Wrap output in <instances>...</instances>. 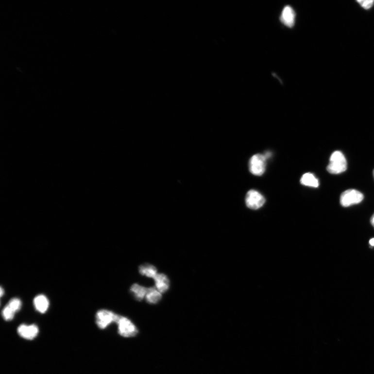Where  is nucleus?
Listing matches in <instances>:
<instances>
[{
    "label": "nucleus",
    "instance_id": "nucleus-1",
    "mask_svg": "<svg viewBox=\"0 0 374 374\" xmlns=\"http://www.w3.org/2000/svg\"><path fill=\"white\" fill-rule=\"evenodd\" d=\"M347 162L345 156L340 151L334 152L330 160V164L327 167V170L332 174H339L346 170Z\"/></svg>",
    "mask_w": 374,
    "mask_h": 374
},
{
    "label": "nucleus",
    "instance_id": "nucleus-2",
    "mask_svg": "<svg viewBox=\"0 0 374 374\" xmlns=\"http://www.w3.org/2000/svg\"><path fill=\"white\" fill-rule=\"evenodd\" d=\"M364 199L363 194L355 189L344 191L340 196V204L343 207H348L361 203Z\"/></svg>",
    "mask_w": 374,
    "mask_h": 374
},
{
    "label": "nucleus",
    "instance_id": "nucleus-3",
    "mask_svg": "<svg viewBox=\"0 0 374 374\" xmlns=\"http://www.w3.org/2000/svg\"><path fill=\"white\" fill-rule=\"evenodd\" d=\"M119 316L110 311L101 310L96 313V323L100 328L104 329L114 322L117 323Z\"/></svg>",
    "mask_w": 374,
    "mask_h": 374
},
{
    "label": "nucleus",
    "instance_id": "nucleus-4",
    "mask_svg": "<svg viewBox=\"0 0 374 374\" xmlns=\"http://www.w3.org/2000/svg\"><path fill=\"white\" fill-rule=\"evenodd\" d=\"M117 323L118 324L119 333L122 336L129 338L136 335L138 333L136 326L126 318L119 316Z\"/></svg>",
    "mask_w": 374,
    "mask_h": 374
},
{
    "label": "nucleus",
    "instance_id": "nucleus-5",
    "mask_svg": "<svg viewBox=\"0 0 374 374\" xmlns=\"http://www.w3.org/2000/svg\"><path fill=\"white\" fill-rule=\"evenodd\" d=\"M266 159L265 155L260 154L253 155L250 161L251 173L256 176L263 175L266 170Z\"/></svg>",
    "mask_w": 374,
    "mask_h": 374
},
{
    "label": "nucleus",
    "instance_id": "nucleus-6",
    "mask_svg": "<svg viewBox=\"0 0 374 374\" xmlns=\"http://www.w3.org/2000/svg\"><path fill=\"white\" fill-rule=\"evenodd\" d=\"M245 201L247 206L255 210L263 206L266 200L259 192L251 190L246 194Z\"/></svg>",
    "mask_w": 374,
    "mask_h": 374
},
{
    "label": "nucleus",
    "instance_id": "nucleus-7",
    "mask_svg": "<svg viewBox=\"0 0 374 374\" xmlns=\"http://www.w3.org/2000/svg\"><path fill=\"white\" fill-rule=\"evenodd\" d=\"M17 332L22 338L27 340H33L38 334L39 328L34 324L31 325L22 324L18 327Z\"/></svg>",
    "mask_w": 374,
    "mask_h": 374
},
{
    "label": "nucleus",
    "instance_id": "nucleus-8",
    "mask_svg": "<svg viewBox=\"0 0 374 374\" xmlns=\"http://www.w3.org/2000/svg\"><path fill=\"white\" fill-rule=\"evenodd\" d=\"M296 14L290 6H287L283 10L280 20L282 23L289 28H292L295 25Z\"/></svg>",
    "mask_w": 374,
    "mask_h": 374
},
{
    "label": "nucleus",
    "instance_id": "nucleus-9",
    "mask_svg": "<svg viewBox=\"0 0 374 374\" xmlns=\"http://www.w3.org/2000/svg\"><path fill=\"white\" fill-rule=\"evenodd\" d=\"M155 287L161 293H164L169 289L170 288V280L168 276L163 273H158L154 278Z\"/></svg>",
    "mask_w": 374,
    "mask_h": 374
},
{
    "label": "nucleus",
    "instance_id": "nucleus-10",
    "mask_svg": "<svg viewBox=\"0 0 374 374\" xmlns=\"http://www.w3.org/2000/svg\"><path fill=\"white\" fill-rule=\"evenodd\" d=\"M35 309L41 313L46 312L49 307V301L48 298L43 295L36 296L34 301Z\"/></svg>",
    "mask_w": 374,
    "mask_h": 374
},
{
    "label": "nucleus",
    "instance_id": "nucleus-11",
    "mask_svg": "<svg viewBox=\"0 0 374 374\" xmlns=\"http://www.w3.org/2000/svg\"><path fill=\"white\" fill-rule=\"evenodd\" d=\"M147 302L149 304L158 303L162 298V295L156 288H148L146 296Z\"/></svg>",
    "mask_w": 374,
    "mask_h": 374
},
{
    "label": "nucleus",
    "instance_id": "nucleus-12",
    "mask_svg": "<svg viewBox=\"0 0 374 374\" xmlns=\"http://www.w3.org/2000/svg\"><path fill=\"white\" fill-rule=\"evenodd\" d=\"M301 183L306 186L317 188L319 186L318 179L312 173L304 174L301 179Z\"/></svg>",
    "mask_w": 374,
    "mask_h": 374
},
{
    "label": "nucleus",
    "instance_id": "nucleus-13",
    "mask_svg": "<svg viewBox=\"0 0 374 374\" xmlns=\"http://www.w3.org/2000/svg\"><path fill=\"white\" fill-rule=\"evenodd\" d=\"M147 289L148 288L140 286L137 284H133L130 289L131 293H132L134 297L139 301L143 300L144 298L146 297Z\"/></svg>",
    "mask_w": 374,
    "mask_h": 374
},
{
    "label": "nucleus",
    "instance_id": "nucleus-14",
    "mask_svg": "<svg viewBox=\"0 0 374 374\" xmlns=\"http://www.w3.org/2000/svg\"><path fill=\"white\" fill-rule=\"evenodd\" d=\"M139 272L140 274L145 275L147 277L154 279L157 273V269L153 265L145 264L139 267Z\"/></svg>",
    "mask_w": 374,
    "mask_h": 374
},
{
    "label": "nucleus",
    "instance_id": "nucleus-15",
    "mask_svg": "<svg viewBox=\"0 0 374 374\" xmlns=\"http://www.w3.org/2000/svg\"><path fill=\"white\" fill-rule=\"evenodd\" d=\"M16 312H14L8 305L5 306L2 311V316L6 321H11L13 320L15 316Z\"/></svg>",
    "mask_w": 374,
    "mask_h": 374
},
{
    "label": "nucleus",
    "instance_id": "nucleus-16",
    "mask_svg": "<svg viewBox=\"0 0 374 374\" xmlns=\"http://www.w3.org/2000/svg\"><path fill=\"white\" fill-rule=\"evenodd\" d=\"M7 305H8L14 312H17L21 309V302L19 299L14 298L11 299Z\"/></svg>",
    "mask_w": 374,
    "mask_h": 374
},
{
    "label": "nucleus",
    "instance_id": "nucleus-17",
    "mask_svg": "<svg viewBox=\"0 0 374 374\" xmlns=\"http://www.w3.org/2000/svg\"><path fill=\"white\" fill-rule=\"evenodd\" d=\"M360 5L365 10H369L372 7L374 4V0H361L357 1Z\"/></svg>",
    "mask_w": 374,
    "mask_h": 374
},
{
    "label": "nucleus",
    "instance_id": "nucleus-18",
    "mask_svg": "<svg viewBox=\"0 0 374 374\" xmlns=\"http://www.w3.org/2000/svg\"><path fill=\"white\" fill-rule=\"evenodd\" d=\"M371 224H372V226H373V227L374 228V214L372 215V218H371Z\"/></svg>",
    "mask_w": 374,
    "mask_h": 374
},
{
    "label": "nucleus",
    "instance_id": "nucleus-19",
    "mask_svg": "<svg viewBox=\"0 0 374 374\" xmlns=\"http://www.w3.org/2000/svg\"><path fill=\"white\" fill-rule=\"evenodd\" d=\"M370 244L372 246H374V238H373L371 239V240H370Z\"/></svg>",
    "mask_w": 374,
    "mask_h": 374
},
{
    "label": "nucleus",
    "instance_id": "nucleus-20",
    "mask_svg": "<svg viewBox=\"0 0 374 374\" xmlns=\"http://www.w3.org/2000/svg\"><path fill=\"white\" fill-rule=\"evenodd\" d=\"M3 292H4V291H3V289H2V288H1V296H3Z\"/></svg>",
    "mask_w": 374,
    "mask_h": 374
},
{
    "label": "nucleus",
    "instance_id": "nucleus-21",
    "mask_svg": "<svg viewBox=\"0 0 374 374\" xmlns=\"http://www.w3.org/2000/svg\"><path fill=\"white\" fill-rule=\"evenodd\" d=\"M373 175H374V170L373 171Z\"/></svg>",
    "mask_w": 374,
    "mask_h": 374
}]
</instances>
